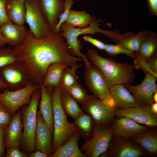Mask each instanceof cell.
Returning a JSON list of instances; mask_svg holds the SVG:
<instances>
[{
	"instance_id": "cell-1",
	"label": "cell",
	"mask_w": 157,
	"mask_h": 157,
	"mask_svg": "<svg viewBox=\"0 0 157 157\" xmlns=\"http://www.w3.org/2000/svg\"><path fill=\"white\" fill-rule=\"evenodd\" d=\"M13 53L25 67L30 81L40 86L52 64L62 63L76 71L82 65L78 62L83 61L71 55L61 32L54 30L44 37L37 38L28 29L24 40L13 49Z\"/></svg>"
},
{
	"instance_id": "cell-2",
	"label": "cell",
	"mask_w": 157,
	"mask_h": 157,
	"mask_svg": "<svg viewBox=\"0 0 157 157\" xmlns=\"http://www.w3.org/2000/svg\"><path fill=\"white\" fill-rule=\"evenodd\" d=\"M87 53L89 61L102 72L109 88L116 84H131L134 81L135 76L133 65L101 57L97 50L92 48L88 49Z\"/></svg>"
},
{
	"instance_id": "cell-3",
	"label": "cell",
	"mask_w": 157,
	"mask_h": 157,
	"mask_svg": "<svg viewBox=\"0 0 157 157\" xmlns=\"http://www.w3.org/2000/svg\"><path fill=\"white\" fill-rule=\"evenodd\" d=\"M99 25L94 16L92 17L89 25L85 28H76L65 23L62 24L60 31L62 36L70 48L71 53L72 56L82 58L85 63L88 61L87 56L83 54L81 51L82 45L81 42L78 39V36L80 35L90 34L94 35L96 33H101L116 42L120 40L121 35L118 31L104 30L99 28Z\"/></svg>"
},
{
	"instance_id": "cell-4",
	"label": "cell",
	"mask_w": 157,
	"mask_h": 157,
	"mask_svg": "<svg viewBox=\"0 0 157 157\" xmlns=\"http://www.w3.org/2000/svg\"><path fill=\"white\" fill-rule=\"evenodd\" d=\"M40 97V88L34 91L29 104L24 105L21 107L20 111L23 128L22 137L19 147L28 155L36 150L35 135L37 113Z\"/></svg>"
},
{
	"instance_id": "cell-5",
	"label": "cell",
	"mask_w": 157,
	"mask_h": 157,
	"mask_svg": "<svg viewBox=\"0 0 157 157\" xmlns=\"http://www.w3.org/2000/svg\"><path fill=\"white\" fill-rule=\"evenodd\" d=\"M53 110V133L52 152L64 144L75 131L73 122H69L61 105L58 86L53 88L52 93Z\"/></svg>"
},
{
	"instance_id": "cell-6",
	"label": "cell",
	"mask_w": 157,
	"mask_h": 157,
	"mask_svg": "<svg viewBox=\"0 0 157 157\" xmlns=\"http://www.w3.org/2000/svg\"><path fill=\"white\" fill-rule=\"evenodd\" d=\"M40 88L39 85L30 81L24 87L18 90L5 88L0 92V102L12 116L23 106L28 104L34 91Z\"/></svg>"
},
{
	"instance_id": "cell-7",
	"label": "cell",
	"mask_w": 157,
	"mask_h": 157,
	"mask_svg": "<svg viewBox=\"0 0 157 157\" xmlns=\"http://www.w3.org/2000/svg\"><path fill=\"white\" fill-rule=\"evenodd\" d=\"M25 22L29 30L37 38H42L52 30L40 6L38 0H24Z\"/></svg>"
},
{
	"instance_id": "cell-8",
	"label": "cell",
	"mask_w": 157,
	"mask_h": 157,
	"mask_svg": "<svg viewBox=\"0 0 157 157\" xmlns=\"http://www.w3.org/2000/svg\"><path fill=\"white\" fill-rule=\"evenodd\" d=\"M112 138L110 124L96 125L92 138L81 144L80 149L86 157H98L108 150Z\"/></svg>"
},
{
	"instance_id": "cell-9",
	"label": "cell",
	"mask_w": 157,
	"mask_h": 157,
	"mask_svg": "<svg viewBox=\"0 0 157 157\" xmlns=\"http://www.w3.org/2000/svg\"><path fill=\"white\" fill-rule=\"evenodd\" d=\"M0 76L6 85L7 88L11 90L21 88L30 81L26 69L23 64L19 61L0 68Z\"/></svg>"
},
{
	"instance_id": "cell-10",
	"label": "cell",
	"mask_w": 157,
	"mask_h": 157,
	"mask_svg": "<svg viewBox=\"0 0 157 157\" xmlns=\"http://www.w3.org/2000/svg\"><path fill=\"white\" fill-rule=\"evenodd\" d=\"M156 78L148 73H145L142 81L139 85H124L137 102L141 106L151 107L154 102L153 94L157 91Z\"/></svg>"
},
{
	"instance_id": "cell-11",
	"label": "cell",
	"mask_w": 157,
	"mask_h": 157,
	"mask_svg": "<svg viewBox=\"0 0 157 157\" xmlns=\"http://www.w3.org/2000/svg\"><path fill=\"white\" fill-rule=\"evenodd\" d=\"M130 139L112 138L108 151L111 157H140L147 156L148 152Z\"/></svg>"
},
{
	"instance_id": "cell-12",
	"label": "cell",
	"mask_w": 157,
	"mask_h": 157,
	"mask_svg": "<svg viewBox=\"0 0 157 157\" xmlns=\"http://www.w3.org/2000/svg\"><path fill=\"white\" fill-rule=\"evenodd\" d=\"M81 108L93 119L95 125L110 124L115 117L113 110L104 106L101 100L93 94L89 100L81 104Z\"/></svg>"
},
{
	"instance_id": "cell-13",
	"label": "cell",
	"mask_w": 157,
	"mask_h": 157,
	"mask_svg": "<svg viewBox=\"0 0 157 157\" xmlns=\"http://www.w3.org/2000/svg\"><path fill=\"white\" fill-rule=\"evenodd\" d=\"M85 68L84 78L88 88L99 100L104 99L110 94V91L102 72L92 63Z\"/></svg>"
},
{
	"instance_id": "cell-14",
	"label": "cell",
	"mask_w": 157,
	"mask_h": 157,
	"mask_svg": "<svg viewBox=\"0 0 157 157\" xmlns=\"http://www.w3.org/2000/svg\"><path fill=\"white\" fill-rule=\"evenodd\" d=\"M110 126L112 138L119 139H131L149 128L126 117L115 118Z\"/></svg>"
},
{
	"instance_id": "cell-15",
	"label": "cell",
	"mask_w": 157,
	"mask_h": 157,
	"mask_svg": "<svg viewBox=\"0 0 157 157\" xmlns=\"http://www.w3.org/2000/svg\"><path fill=\"white\" fill-rule=\"evenodd\" d=\"M150 107L141 106L124 109H116L114 113L117 118L128 117L139 124L153 128L157 126V114L151 110Z\"/></svg>"
},
{
	"instance_id": "cell-16",
	"label": "cell",
	"mask_w": 157,
	"mask_h": 157,
	"mask_svg": "<svg viewBox=\"0 0 157 157\" xmlns=\"http://www.w3.org/2000/svg\"><path fill=\"white\" fill-rule=\"evenodd\" d=\"M53 136L40 112L37 111V124L35 135L36 150H39L49 157L52 154Z\"/></svg>"
},
{
	"instance_id": "cell-17",
	"label": "cell",
	"mask_w": 157,
	"mask_h": 157,
	"mask_svg": "<svg viewBox=\"0 0 157 157\" xmlns=\"http://www.w3.org/2000/svg\"><path fill=\"white\" fill-rule=\"evenodd\" d=\"M23 128L21 111L19 110L12 115L10 123L5 128L3 142L5 149L19 147L23 136Z\"/></svg>"
},
{
	"instance_id": "cell-18",
	"label": "cell",
	"mask_w": 157,
	"mask_h": 157,
	"mask_svg": "<svg viewBox=\"0 0 157 157\" xmlns=\"http://www.w3.org/2000/svg\"><path fill=\"white\" fill-rule=\"evenodd\" d=\"M41 97L39 112L53 135V110L52 93L53 88L40 86Z\"/></svg>"
},
{
	"instance_id": "cell-19",
	"label": "cell",
	"mask_w": 157,
	"mask_h": 157,
	"mask_svg": "<svg viewBox=\"0 0 157 157\" xmlns=\"http://www.w3.org/2000/svg\"><path fill=\"white\" fill-rule=\"evenodd\" d=\"M0 33L8 41V44L16 47L25 39L27 30L23 25H19L10 22L3 24L0 28Z\"/></svg>"
},
{
	"instance_id": "cell-20",
	"label": "cell",
	"mask_w": 157,
	"mask_h": 157,
	"mask_svg": "<svg viewBox=\"0 0 157 157\" xmlns=\"http://www.w3.org/2000/svg\"><path fill=\"white\" fill-rule=\"evenodd\" d=\"M110 91L116 103L117 109H124L141 106L124 84L115 85L110 88Z\"/></svg>"
},
{
	"instance_id": "cell-21",
	"label": "cell",
	"mask_w": 157,
	"mask_h": 157,
	"mask_svg": "<svg viewBox=\"0 0 157 157\" xmlns=\"http://www.w3.org/2000/svg\"><path fill=\"white\" fill-rule=\"evenodd\" d=\"M40 6L53 30L64 9L65 0H38Z\"/></svg>"
},
{
	"instance_id": "cell-22",
	"label": "cell",
	"mask_w": 157,
	"mask_h": 157,
	"mask_svg": "<svg viewBox=\"0 0 157 157\" xmlns=\"http://www.w3.org/2000/svg\"><path fill=\"white\" fill-rule=\"evenodd\" d=\"M81 136L76 131L63 144L59 147L49 157H86L79 149L78 142Z\"/></svg>"
},
{
	"instance_id": "cell-23",
	"label": "cell",
	"mask_w": 157,
	"mask_h": 157,
	"mask_svg": "<svg viewBox=\"0 0 157 157\" xmlns=\"http://www.w3.org/2000/svg\"><path fill=\"white\" fill-rule=\"evenodd\" d=\"M131 139L147 151L151 156L157 153L156 127L148 129L133 138Z\"/></svg>"
},
{
	"instance_id": "cell-24",
	"label": "cell",
	"mask_w": 157,
	"mask_h": 157,
	"mask_svg": "<svg viewBox=\"0 0 157 157\" xmlns=\"http://www.w3.org/2000/svg\"><path fill=\"white\" fill-rule=\"evenodd\" d=\"M73 119L75 131L78 132L85 141L90 140L96 126L92 117L83 111Z\"/></svg>"
},
{
	"instance_id": "cell-25",
	"label": "cell",
	"mask_w": 157,
	"mask_h": 157,
	"mask_svg": "<svg viewBox=\"0 0 157 157\" xmlns=\"http://www.w3.org/2000/svg\"><path fill=\"white\" fill-rule=\"evenodd\" d=\"M6 9L10 22L17 25H24L26 16L24 0H8Z\"/></svg>"
},
{
	"instance_id": "cell-26",
	"label": "cell",
	"mask_w": 157,
	"mask_h": 157,
	"mask_svg": "<svg viewBox=\"0 0 157 157\" xmlns=\"http://www.w3.org/2000/svg\"><path fill=\"white\" fill-rule=\"evenodd\" d=\"M67 67L65 64L60 62L51 64L48 67L40 86L52 88L58 86L63 71Z\"/></svg>"
},
{
	"instance_id": "cell-27",
	"label": "cell",
	"mask_w": 157,
	"mask_h": 157,
	"mask_svg": "<svg viewBox=\"0 0 157 157\" xmlns=\"http://www.w3.org/2000/svg\"><path fill=\"white\" fill-rule=\"evenodd\" d=\"M148 31L144 30L134 35L132 32H128L122 35L121 40L117 44L135 53L139 51L141 45L146 38Z\"/></svg>"
},
{
	"instance_id": "cell-28",
	"label": "cell",
	"mask_w": 157,
	"mask_h": 157,
	"mask_svg": "<svg viewBox=\"0 0 157 157\" xmlns=\"http://www.w3.org/2000/svg\"><path fill=\"white\" fill-rule=\"evenodd\" d=\"M59 89L62 107L67 116H70L73 119L83 111L66 89L60 88Z\"/></svg>"
},
{
	"instance_id": "cell-29",
	"label": "cell",
	"mask_w": 157,
	"mask_h": 157,
	"mask_svg": "<svg viewBox=\"0 0 157 157\" xmlns=\"http://www.w3.org/2000/svg\"><path fill=\"white\" fill-rule=\"evenodd\" d=\"M157 34L154 31H148L146 38L141 45L138 52L146 60L157 54Z\"/></svg>"
},
{
	"instance_id": "cell-30",
	"label": "cell",
	"mask_w": 157,
	"mask_h": 157,
	"mask_svg": "<svg viewBox=\"0 0 157 157\" xmlns=\"http://www.w3.org/2000/svg\"><path fill=\"white\" fill-rule=\"evenodd\" d=\"M92 18L85 11L71 10L65 23L73 27L83 28L89 25Z\"/></svg>"
},
{
	"instance_id": "cell-31",
	"label": "cell",
	"mask_w": 157,
	"mask_h": 157,
	"mask_svg": "<svg viewBox=\"0 0 157 157\" xmlns=\"http://www.w3.org/2000/svg\"><path fill=\"white\" fill-rule=\"evenodd\" d=\"M71 96L78 103L82 104L88 101L90 98L84 88L78 82L66 89Z\"/></svg>"
},
{
	"instance_id": "cell-32",
	"label": "cell",
	"mask_w": 157,
	"mask_h": 157,
	"mask_svg": "<svg viewBox=\"0 0 157 157\" xmlns=\"http://www.w3.org/2000/svg\"><path fill=\"white\" fill-rule=\"evenodd\" d=\"M76 71L67 67L63 70L58 87L60 88L67 89L78 81Z\"/></svg>"
},
{
	"instance_id": "cell-33",
	"label": "cell",
	"mask_w": 157,
	"mask_h": 157,
	"mask_svg": "<svg viewBox=\"0 0 157 157\" xmlns=\"http://www.w3.org/2000/svg\"><path fill=\"white\" fill-rule=\"evenodd\" d=\"M13 49L3 46L0 47V68L19 61L13 53Z\"/></svg>"
},
{
	"instance_id": "cell-34",
	"label": "cell",
	"mask_w": 157,
	"mask_h": 157,
	"mask_svg": "<svg viewBox=\"0 0 157 157\" xmlns=\"http://www.w3.org/2000/svg\"><path fill=\"white\" fill-rule=\"evenodd\" d=\"M104 50L108 55L114 56L119 54H124L128 56L134 58L135 53L131 51L124 48L121 45L106 44Z\"/></svg>"
},
{
	"instance_id": "cell-35",
	"label": "cell",
	"mask_w": 157,
	"mask_h": 157,
	"mask_svg": "<svg viewBox=\"0 0 157 157\" xmlns=\"http://www.w3.org/2000/svg\"><path fill=\"white\" fill-rule=\"evenodd\" d=\"M135 54L133 65L134 68L141 69L144 73L150 74L157 78V73L151 69L146 60L140 55L138 52H135Z\"/></svg>"
},
{
	"instance_id": "cell-36",
	"label": "cell",
	"mask_w": 157,
	"mask_h": 157,
	"mask_svg": "<svg viewBox=\"0 0 157 157\" xmlns=\"http://www.w3.org/2000/svg\"><path fill=\"white\" fill-rule=\"evenodd\" d=\"M74 3L73 0H65L64 10L60 15L57 24L53 30L58 32L60 31V26L62 24L65 23Z\"/></svg>"
},
{
	"instance_id": "cell-37",
	"label": "cell",
	"mask_w": 157,
	"mask_h": 157,
	"mask_svg": "<svg viewBox=\"0 0 157 157\" xmlns=\"http://www.w3.org/2000/svg\"><path fill=\"white\" fill-rule=\"evenodd\" d=\"M12 117L7 108L0 102V127H6L10 123Z\"/></svg>"
},
{
	"instance_id": "cell-38",
	"label": "cell",
	"mask_w": 157,
	"mask_h": 157,
	"mask_svg": "<svg viewBox=\"0 0 157 157\" xmlns=\"http://www.w3.org/2000/svg\"><path fill=\"white\" fill-rule=\"evenodd\" d=\"M6 157H28L26 152L21 151L19 147H14L6 148Z\"/></svg>"
},
{
	"instance_id": "cell-39",
	"label": "cell",
	"mask_w": 157,
	"mask_h": 157,
	"mask_svg": "<svg viewBox=\"0 0 157 157\" xmlns=\"http://www.w3.org/2000/svg\"><path fill=\"white\" fill-rule=\"evenodd\" d=\"M8 0H0V28L4 24L10 22L6 9Z\"/></svg>"
},
{
	"instance_id": "cell-40",
	"label": "cell",
	"mask_w": 157,
	"mask_h": 157,
	"mask_svg": "<svg viewBox=\"0 0 157 157\" xmlns=\"http://www.w3.org/2000/svg\"><path fill=\"white\" fill-rule=\"evenodd\" d=\"M83 38L84 41L91 44L99 49L104 50L106 44L100 40L87 36L83 37Z\"/></svg>"
},
{
	"instance_id": "cell-41",
	"label": "cell",
	"mask_w": 157,
	"mask_h": 157,
	"mask_svg": "<svg viewBox=\"0 0 157 157\" xmlns=\"http://www.w3.org/2000/svg\"><path fill=\"white\" fill-rule=\"evenodd\" d=\"M101 101L104 106L111 110L114 111L117 108L116 103L110 94Z\"/></svg>"
},
{
	"instance_id": "cell-42",
	"label": "cell",
	"mask_w": 157,
	"mask_h": 157,
	"mask_svg": "<svg viewBox=\"0 0 157 157\" xmlns=\"http://www.w3.org/2000/svg\"><path fill=\"white\" fill-rule=\"evenodd\" d=\"M146 60L151 69L157 73V54Z\"/></svg>"
},
{
	"instance_id": "cell-43",
	"label": "cell",
	"mask_w": 157,
	"mask_h": 157,
	"mask_svg": "<svg viewBox=\"0 0 157 157\" xmlns=\"http://www.w3.org/2000/svg\"><path fill=\"white\" fill-rule=\"evenodd\" d=\"M149 11L154 16L157 15V0H147Z\"/></svg>"
},
{
	"instance_id": "cell-44",
	"label": "cell",
	"mask_w": 157,
	"mask_h": 157,
	"mask_svg": "<svg viewBox=\"0 0 157 157\" xmlns=\"http://www.w3.org/2000/svg\"><path fill=\"white\" fill-rule=\"evenodd\" d=\"M5 133V128L0 127V157H5V148L3 142Z\"/></svg>"
},
{
	"instance_id": "cell-45",
	"label": "cell",
	"mask_w": 157,
	"mask_h": 157,
	"mask_svg": "<svg viewBox=\"0 0 157 157\" xmlns=\"http://www.w3.org/2000/svg\"><path fill=\"white\" fill-rule=\"evenodd\" d=\"M29 157H47V154L39 150L36 149L35 151L29 154Z\"/></svg>"
},
{
	"instance_id": "cell-46",
	"label": "cell",
	"mask_w": 157,
	"mask_h": 157,
	"mask_svg": "<svg viewBox=\"0 0 157 157\" xmlns=\"http://www.w3.org/2000/svg\"><path fill=\"white\" fill-rule=\"evenodd\" d=\"M8 43V41L4 38L0 33V47Z\"/></svg>"
},
{
	"instance_id": "cell-47",
	"label": "cell",
	"mask_w": 157,
	"mask_h": 157,
	"mask_svg": "<svg viewBox=\"0 0 157 157\" xmlns=\"http://www.w3.org/2000/svg\"><path fill=\"white\" fill-rule=\"evenodd\" d=\"M151 110L154 113L157 114V103L154 102L151 107Z\"/></svg>"
},
{
	"instance_id": "cell-48",
	"label": "cell",
	"mask_w": 157,
	"mask_h": 157,
	"mask_svg": "<svg viewBox=\"0 0 157 157\" xmlns=\"http://www.w3.org/2000/svg\"><path fill=\"white\" fill-rule=\"evenodd\" d=\"M0 88H7L6 85L3 81L0 76Z\"/></svg>"
},
{
	"instance_id": "cell-49",
	"label": "cell",
	"mask_w": 157,
	"mask_h": 157,
	"mask_svg": "<svg viewBox=\"0 0 157 157\" xmlns=\"http://www.w3.org/2000/svg\"><path fill=\"white\" fill-rule=\"evenodd\" d=\"M152 99L154 102L157 103V91L153 94Z\"/></svg>"
},
{
	"instance_id": "cell-50",
	"label": "cell",
	"mask_w": 157,
	"mask_h": 157,
	"mask_svg": "<svg viewBox=\"0 0 157 157\" xmlns=\"http://www.w3.org/2000/svg\"><path fill=\"white\" fill-rule=\"evenodd\" d=\"M4 89L3 88H0V92H1Z\"/></svg>"
}]
</instances>
